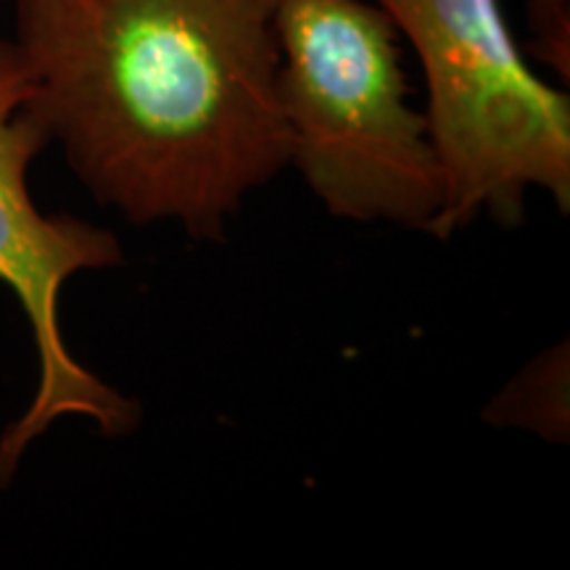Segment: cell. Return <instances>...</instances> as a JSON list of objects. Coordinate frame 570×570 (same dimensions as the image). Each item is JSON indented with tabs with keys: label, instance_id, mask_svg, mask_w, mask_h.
Instances as JSON below:
<instances>
[{
	"label": "cell",
	"instance_id": "6",
	"mask_svg": "<svg viewBox=\"0 0 570 570\" xmlns=\"http://www.w3.org/2000/svg\"><path fill=\"white\" fill-rule=\"evenodd\" d=\"M531 51L554 75H570V0H525Z\"/></svg>",
	"mask_w": 570,
	"mask_h": 570
},
{
	"label": "cell",
	"instance_id": "3",
	"mask_svg": "<svg viewBox=\"0 0 570 570\" xmlns=\"http://www.w3.org/2000/svg\"><path fill=\"white\" fill-rule=\"evenodd\" d=\"M425 80L446 204L439 238L479 217L520 225L541 190L570 206V101L531 67L499 0H377Z\"/></svg>",
	"mask_w": 570,
	"mask_h": 570
},
{
	"label": "cell",
	"instance_id": "5",
	"mask_svg": "<svg viewBox=\"0 0 570 570\" xmlns=\"http://www.w3.org/2000/svg\"><path fill=\"white\" fill-rule=\"evenodd\" d=\"M483 420L497 428H518L550 444L570 439V348L568 338L544 348L512 375L483 407Z\"/></svg>",
	"mask_w": 570,
	"mask_h": 570
},
{
	"label": "cell",
	"instance_id": "2",
	"mask_svg": "<svg viewBox=\"0 0 570 570\" xmlns=\"http://www.w3.org/2000/svg\"><path fill=\"white\" fill-rule=\"evenodd\" d=\"M269 21L288 167L333 217L439 238L444 169L425 114L410 106L389 11L377 0H281Z\"/></svg>",
	"mask_w": 570,
	"mask_h": 570
},
{
	"label": "cell",
	"instance_id": "1",
	"mask_svg": "<svg viewBox=\"0 0 570 570\" xmlns=\"http://www.w3.org/2000/svg\"><path fill=\"white\" fill-rule=\"evenodd\" d=\"M32 111L130 225L223 240L288 167L277 46L256 0H13Z\"/></svg>",
	"mask_w": 570,
	"mask_h": 570
},
{
	"label": "cell",
	"instance_id": "4",
	"mask_svg": "<svg viewBox=\"0 0 570 570\" xmlns=\"http://www.w3.org/2000/svg\"><path fill=\"white\" fill-rule=\"evenodd\" d=\"M30 101V71L13 40H0V285L17 296L38 354L30 404L0 433V489L11 487L27 449L61 420H82L106 439L127 436L140 423L138 404L85 367L63 341V285L119 267L125 254L106 227L35 204L30 169L51 138Z\"/></svg>",
	"mask_w": 570,
	"mask_h": 570
},
{
	"label": "cell",
	"instance_id": "7",
	"mask_svg": "<svg viewBox=\"0 0 570 570\" xmlns=\"http://www.w3.org/2000/svg\"><path fill=\"white\" fill-rule=\"evenodd\" d=\"M256 3H262V6H265V9H267V11H273V9H275V6H277V3H281V0H256Z\"/></svg>",
	"mask_w": 570,
	"mask_h": 570
}]
</instances>
